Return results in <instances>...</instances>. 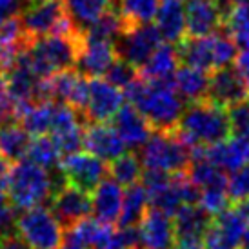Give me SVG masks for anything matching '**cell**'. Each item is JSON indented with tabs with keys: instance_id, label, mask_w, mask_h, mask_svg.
<instances>
[{
	"instance_id": "1",
	"label": "cell",
	"mask_w": 249,
	"mask_h": 249,
	"mask_svg": "<svg viewBox=\"0 0 249 249\" xmlns=\"http://www.w3.org/2000/svg\"><path fill=\"white\" fill-rule=\"evenodd\" d=\"M124 100L147 118L153 129H175L186 102L175 91L171 80H145L137 76L124 88Z\"/></svg>"
},
{
	"instance_id": "2",
	"label": "cell",
	"mask_w": 249,
	"mask_h": 249,
	"mask_svg": "<svg viewBox=\"0 0 249 249\" xmlns=\"http://www.w3.org/2000/svg\"><path fill=\"white\" fill-rule=\"evenodd\" d=\"M175 131L191 149L222 142L231 135L228 107L209 98L191 102L182 111Z\"/></svg>"
},
{
	"instance_id": "3",
	"label": "cell",
	"mask_w": 249,
	"mask_h": 249,
	"mask_svg": "<svg viewBox=\"0 0 249 249\" xmlns=\"http://www.w3.org/2000/svg\"><path fill=\"white\" fill-rule=\"evenodd\" d=\"M6 193L9 204L18 211L42 206L53 193L51 173L31 160H17L7 167Z\"/></svg>"
},
{
	"instance_id": "4",
	"label": "cell",
	"mask_w": 249,
	"mask_h": 249,
	"mask_svg": "<svg viewBox=\"0 0 249 249\" xmlns=\"http://www.w3.org/2000/svg\"><path fill=\"white\" fill-rule=\"evenodd\" d=\"M82 33L75 35L36 36L28 46L29 66L38 78L51 76L56 71L75 68L76 55L82 44Z\"/></svg>"
},
{
	"instance_id": "5",
	"label": "cell",
	"mask_w": 249,
	"mask_h": 249,
	"mask_svg": "<svg viewBox=\"0 0 249 249\" xmlns=\"http://www.w3.org/2000/svg\"><path fill=\"white\" fill-rule=\"evenodd\" d=\"M193 149L175 129H155L140 147L142 167L162 173H186Z\"/></svg>"
},
{
	"instance_id": "6",
	"label": "cell",
	"mask_w": 249,
	"mask_h": 249,
	"mask_svg": "<svg viewBox=\"0 0 249 249\" xmlns=\"http://www.w3.org/2000/svg\"><path fill=\"white\" fill-rule=\"evenodd\" d=\"M15 231L31 246V249H60L64 236L62 224L49 208L35 206L24 209L15 222Z\"/></svg>"
},
{
	"instance_id": "7",
	"label": "cell",
	"mask_w": 249,
	"mask_h": 249,
	"mask_svg": "<svg viewBox=\"0 0 249 249\" xmlns=\"http://www.w3.org/2000/svg\"><path fill=\"white\" fill-rule=\"evenodd\" d=\"M162 36L155 24H139L129 26L117 36L115 51L117 56L124 58L125 62L133 64L137 70L151 56V53L160 46Z\"/></svg>"
},
{
	"instance_id": "8",
	"label": "cell",
	"mask_w": 249,
	"mask_h": 249,
	"mask_svg": "<svg viewBox=\"0 0 249 249\" xmlns=\"http://www.w3.org/2000/svg\"><path fill=\"white\" fill-rule=\"evenodd\" d=\"M248 218L238 206H229L222 213L214 214L202 236L206 249H240L242 235Z\"/></svg>"
},
{
	"instance_id": "9",
	"label": "cell",
	"mask_w": 249,
	"mask_h": 249,
	"mask_svg": "<svg viewBox=\"0 0 249 249\" xmlns=\"http://www.w3.org/2000/svg\"><path fill=\"white\" fill-rule=\"evenodd\" d=\"M86 118L82 113L64 102H53L51 117V139L62 155L76 153L82 147V135Z\"/></svg>"
},
{
	"instance_id": "10",
	"label": "cell",
	"mask_w": 249,
	"mask_h": 249,
	"mask_svg": "<svg viewBox=\"0 0 249 249\" xmlns=\"http://www.w3.org/2000/svg\"><path fill=\"white\" fill-rule=\"evenodd\" d=\"M48 204V208L56 216V220L62 224L64 229L93 213L89 191H84L68 182L51 193Z\"/></svg>"
},
{
	"instance_id": "11",
	"label": "cell",
	"mask_w": 249,
	"mask_h": 249,
	"mask_svg": "<svg viewBox=\"0 0 249 249\" xmlns=\"http://www.w3.org/2000/svg\"><path fill=\"white\" fill-rule=\"evenodd\" d=\"M231 7L229 0H187L184 6L186 13V35L208 36L224 26V17Z\"/></svg>"
},
{
	"instance_id": "12",
	"label": "cell",
	"mask_w": 249,
	"mask_h": 249,
	"mask_svg": "<svg viewBox=\"0 0 249 249\" xmlns=\"http://www.w3.org/2000/svg\"><path fill=\"white\" fill-rule=\"evenodd\" d=\"M60 169L68 184L80 187L84 191H93L100 180L107 175V164L106 160L98 159L95 155L88 153H71L66 155V159L60 160Z\"/></svg>"
},
{
	"instance_id": "13",
	"label": "cell",
	"mask_w": 249,
	"mask_h": 249,
	"mask_svg": "<svg viewBox=\"0 0 249 249\" xmlns=\"http://www.w3.org/2000/svg\"><path fill=\"white\" fill-rule=\"evenodd\" d=\"M124 104V93L106 78H89L88 104L84 109L86 122H109Z\"/></svg>"
},
{
	"instance_id": "14",
	"label": "cell",
	"mask_w": 249,
	"mask_h": 249,
	"mask_svg": "<svg viewBox=\"0 0 249 249\" xmlns=\"http://www.w3.org/2000/svg\"><path fill=\"white\" fill-rule=\"evenodd\" d=\"M66 15L64 0H36L20 11V22L24 31L31 38H36L53 33Z\"/></svg>"
},
{
	"instance_id": "15",
	"label": "cell",
	"mask_w": 249,
	"mask_h": 249,
	"mask_svg": "<svg viewBox=\"0 0 249 249\" xmlns=\"http://www.w3.org/2000/svg\"><path fill=\"white\" fill-rule=\"evenodd\" d=\"M82 147L98 159L111 162L125 153V144L118 137L117 129L107 122H86L82 135Z\"/></svg>"
},
{
	"instance_id": "16",
	"label": "cell",
	"mask_w": 249,
	"mask_h": 249,
	"mask_svg": "<svg viewBox=\"0 0 249 249\" xmlns=\"http://www.w3.org/2000/svg\"><path fill=\"white\" fill-rule=\"evenodd\" d=\"M208 98L214 104H220L224 107L242 102L249 98V91L244 84L242 76L231 66L214 70L209 73V89Z\"/></svg>"
},
{
	"instance_id": "17",
	"label": "cell",
	"mask_w": 249,
	"mask_h": 249,
	"mask_svg": "<svg viewBox=\"0 0 249 249\" xmlns=\"http://www.w3.org/2000/svg\"><path fill=\"white\" fill-rule=\"evenodd\" d=\"M140 246L142 249H171L175 242V228L171 216L159 209H145L139 222Z\"/></svg>"
},
{
	"instance_id": "18",
	"label": "cell",
	"mask_w": 249,
	"mask_h": 249,
	"mask_svg": "<svg viewBox=\"0 0 249 249\" xmlns=\"http://www.w3.org/2000/svg\"><path fill=\"white\" fill-rule=\"evenodd\" d=\"M202 155L211 160L222 171L233 173L242 166L249 164V140L238 135H229L226 140L216 142L213 145L198 147Z\"/></svg>"
},
{
	"instance_id": "19",
	"label": "cell",
	"mask_w": 249,
	"mask_h": 249,
	"mask_svg": "<svg viewBox=\"0 0 249 249\" xmlns=\"http://www.w3.org/2000/svg\"><path fill=\"white\" fill-rule=\"evenodd\" d=\"M115 58H117V51L113 42L82 38L78 55H76L75 70L89 78L102 76L109 70L111 64L115 62Z\"/></svg>"
},
{
	"instance_id": "20",
	"label": "cell",
	"mask_w": 249,
	"mask_h": 249,
	"mask_svg": "<svg viewBox=\"0 0 249 249\" xmlns=\"http://www.w3.org/2000/svg\"><path fill=\"white\" fill-rule=\"evenodd\" d=\"M111 120H113V127L117 129L118 137L129 149H140L155 131L153 125L147 122V118L131 104H122V107L115 113V117Z\"/></svg>"
},
{
	"instance_id": "21",
	"label": "cell",
	"mask_w": 249,
	"mask_h": 249,
	"mask_svg": "<svg viewBox=\"0 0 249 249\" xmlns=\"http://www.w3.org/2000/svg\"><path fill=\"white\" fill-rule=\"evenodd\" d=\"M124 200V189L117 180L104 178L91 191V206L95 218L106 224H117Z\"/></svg>"
},
{
	"instance_id": "22",
	"label": "cell",
	"mask_w": 249,
	"mask_h": 249,
	"mask_svg": "<svg viewBox=\"0 0 249 249\" xmlns=\"http://www.w3.org/2000/svg\"><path fill=\"white\" fill-rule=\"evenodd\" d=\"M155 26L159 29L162 40L169 44H180L186 38V13L184 4L177 0H164L155 15Z\"/></svg>"
},
{
	"instance_id": "23",
	"label": "cell",
	"mask_w": 249,
	"mask_h": 249,
	"mask_svg": "<svg viewBox=\"0 0 249 249\" xmlns=\"http://www.w3.org/2000/svg\"><path fill=\"white\" fill-rule=\"evenodd\" d=\"M180 64L178 49L175 44L160 42L151 56L139 68V76L145 80H171Z\"/></svg>"
},
{
	"instance_id": "24",
	"label": "cell",
	"mask_w": 249,
	"mask_h": 249,
	"mask_svg": "<svg viewBox=\"0 0 249 249\" xmlns=\"http://www.w3.org/2000/svg\"><path fill=\"white\" fill-rule=\"evenodd\" d=\"M173 88L180 95V98L191 104L202 98H208V89H209V73L208 71L196 70L191 66H182L177 68L173 78Z\"/></svg>"
},
{
	"instance_id": "25",
	"label": "cell",
	"mask_w": 249,
	"mask_h": 249,
	"mask_svg": "<svg viewBox=\"0 0 249 249\" xmlns=\"http://www.w3.org/2000/svg\"><path fill=\"white\" fill-rule=\"evenodd\" d=\"M180 56V64L191 66L202 71L214 70L213 64V36H186L184 40L177 44Z\"/></svg>"
},
{
	"instance_id": "26",
	"label": "cell",
	"mask_w": 249,
	"mask_h": 249,
	"mask_svg": "<svg viewBox=\"0 0 249 249\" xmlns=\"http://www.w3.org/2000/svg\"><path fill=\"white\" fill-rule=\"evenodd\" d=\"M173 216L175 238L177 236H200L202 238L213 218L198 204H184Z\"/></svg>"
},
{
	"instance_id": "27",
	"label": "cell",
	"mask_w": 249,
	"mask_h": 249,
	"mask_svg": "<svg viewBox=\"0 0 249 249\" xmlns=\"http://www.w3.org/2000/svg\"><path fill=\"white\" fill-rule=\"evenodd\" d=\"M31 135L18 122H7L0 127V155L7 162H17L28 155Z\"/></svg>"
},
{
	"instance_id": "28",
	"label": "cell",
	"mask_w": 249,
	"mask_h": 249,
	"mask_svg": "<svg viewBox=\"0 0 249 249\" xmlns=\"http://www.w3.org/2000/svg\"><path fill=\"white\" fill-rule=\"evenodd\" d=\"M149 208V198H147V191L145 187L137 182L127 186L124 191V200H122V209H120V216H118V226H139L140 218L144 216L145 209Z\"/></svg>"
},
{
	"instance_id": "29",
	"label": "cell",
	"mask_w": 249,
	"mask_h": 249,
	"mask_svg": "<svg viewBox=\"0 0 249 249\" xmlns=\"http://www.w3.org/2000/svg\"><path fill=\"white\" fill-rule=\"evenodd\" d=\"M107 173L111 178L117 180L122 187H127L131 184L140 182L142 177V162H140L139 155L131 151H125L118 155L117 159H113L107 164Z\"/></svg>"
},
{
	"instance_id": "30",
	"label": "cell",
	"mask_w": 249,
	"mask_h": 249,
	"mask_svg": "<svg viewBox=\"0 0 249 249\" xmlns=\"http://www.w3.org/2000/svg\"><path fill=\"white\" fill-rule=\"evenodd\" d=\"M53 102H33L20 113L18 124L33 137L46 135L51 127Z\"/></svg>"
},
{
	"instance_id": "31",
	"label": "cell",
	"mask_w": 249,
	"mask_h": 249,
	"mask_svg": "<svg viewBox=\"0 0 249 249\" xmlns=\"http://www.w3.org/2000/svg\"><path fill=\"white\" fill-rule=\"evenodd\" d=\"M60 155L62 153L58 151L53 139H49L46 135H38L35 140H31L28 149L29 160L44 167L51 175L60 171Z\"/></svg>"
},
{
	"instance_id": "32",
	"label": "cell",
	"mask_w": 249,
	"mask_h": 249,
	"mask_svg": "<svg viewBox=\"0 0 249 249\" xmlns=\"http://www.w3.org/2000/svg\"><path fill=\"white\" fill-rule=\"evenodd\" d=\"M159 0H120L118 2V13L122 15L125 28L149 24L155 20V15L159 11Z\"/></svg>"
},
{
	"instance_id": "33",
	"label": "cell",
	"mask_w": 249,
	"mask_h": 249,
	"mask_svg": "<svg viewBox=\"0 0 249 249\" xmlns=\"http://www.w3.org/2000/svg\"><path fill=\"white\" fill-rule=\"evenodd\" d=\"M73 228L76 229V233L80 235V238L88 246V249H107L111 233H113L111 224L86 216V218L78 220L76 224H73Z\"/></svg>"
},
{
	"instance_id": "34",
	"label": "cell",
	"mask_w": 249,
	"mask_h": 249,
	"mask_svg": "<svg viewBox=\"0 0 249 249\" xmlns=\"http://www.w3.org/2000/svg\"><path fill=\"white\" fill-rule=\"evenodd\" d=\"M222 28L235 38V42L242 48H249V7L231 6L224 17Z\"/></svg>"
},
{
	"instance_id": "35",
	"label": "cell",
	"mask_w": 249,
	"mask_h": 249,
	"mask_svg": "<svg viewBox=\"0 0 249 249\" xmlns=\"http://www.w3.org/2000/svg\"><path fill=\"white\" fill-rule=\"evenodd\" d=\"M200 208H204L211 216L222 213L226 208H229V195L228 186H213V187H204L198 193V202Z\"/></svg>"
},
{
	"instance_id": "36",
	"label": "cell",
	"mask_w": 249,
	"mask_h": 249,
	"mask_svg": "<svg viewBox=\"0 0 249 249\" xmlns=\"http://www.w3.org/2000/svg\"><path fill=\"white\" fill-rule=\"evenodd\" d=\"M104 75H106V80H107V82H111L113 86L120 88V89H124L127 84L133 82V80L139 76V70H137L133 64L125 62L124 58L117 56L115 62L111 64L109 70L106 71Z\"/></svg>"
},
{
	"instance_id": "37",
	"label": "cell",
	"mask_w": 249,
	"mask_h": 249,
	"mask_svg": "<svg viewBox=\"0 0 249 249\" xmlns=\"http://www.w3.org/2000/svg\"><path fill=\"white\" fill-rule=\"evenodd\" d=\"M231 135H238L249 140V98L228 107Z\"/></svg>"
},
{
	"instance_id": "38",
	"label": "cell",
	"mask_w": 249,
	"mask_h": 249,
	"mask_svg": "<svg viewBox=\"0 0 249 249\" xmlns=\"http://www.w3.org/2000/svg\"><path fill=\"white\" fill-rule=\"evenodd\" d=\"M228 195L229 200L235 204L249 198V164L231 173L228 178Z\"/></svg>"
},
{
	"instance_id": "39",
	"label": "cell",
	"mask_w": 249,
	"mask_h": 249,
	"mask_svg": "<svg viewBox=\"0 0 249 249\" xmlns=\"http://www.w3.org/2000/svg\"><path fill=\"white\" fill-rule=\"evenodd\" d=\"M140 233L139 226H118L113 229L107 244V249H140Z\"/></svg>"
},
{
	"instance_id": "40",
	"label": "cell",
	"mask_w": 249,
	"mask_h": 249,
	"mask_svg": "<svg viewBox=\"0 0 249 249\" xmlns=\"http://www.w3.org/2000/svg\"><path fill=\"white\" fill-rule=\"evenodd\" d=\"M17 209L6 202V204H0V236L7 235L15 231V222H17Z\"/></svg>"
},
{
	"instance_id": "41",
	"label": "cell",
	"mask_w": 249,
	"mask_h": 249,
	"mask_svg": "<svg viewBox=\"0 0 249 249\" xmlns=\"http://www.w3.org/2000/svg\"><path fill=\"white\" fill-rule=\"evenodd\" d=\"M29 0H0V26L15 15H20L22 9H26Z\"/></svg>"
},
{
	"instance_id": "42",
	"label": "cell",
	"mask_w": 249,
	"mask_h": 249,
	"mask_svg": "<svg viewBox=\"0 0 249 249\" xmlns=\"http://www.w3.org/2000/svg\"><path fill=\"white\" fill-rule=\"evenodd\" d=\"M60 249H88V246L84 244V240L80 238V235L76 233V229L73 226L64 229V236H62V244H60Z\"/></svg>"
},
{
	"instance_id": "43",
	"label": "cell",
	"mask_w": 249,
	"mask_h": 249,
	"mask_svg": "<svg viewBox=\"0 0 249 249\" xmlns=\"http://www.w3.org/2000/svg\"><path fill=\"white\" fill-rule=\"evenodd\" d=\"M0 249H31V246L17 231H11L0 236Z\"/></svg>"
},
{
	"instance_id": "44",
	"label": "cell",
	"mask_w": 249,
	"mask_h": 249,
	"mask_svg": "<svg viewBox=\"0 0 249 249\" xmlns=\"http://www.w3.org/2000/svg\"><path fill=\"white\" fill-rule=\"evenodd\" d=\"M235 70L238 71V75L242 76L244 84L249 91V48H244L242 51H238V55L235 58Z\"/></svg>"
},
{
	"instance_id": "45",
	"label": "cell",
	"mask_w": 249,
	"mask_h": 249,
	"mask_svg": "<svg viewBox=\"0 0 249 249\" xmlns=\"http://www.w3.org/2000/svg\"><path fill=\"white\" fill-rule=\"evenodd\" d=\"M171 249H206L200 236H177Z\"/></svg>"
},
{
	"instance_id": "46",
	"label": "cell",
	"mask_w": 249,
	"mask_h": 249,
	"mask_svg": "<svg viewBox=\"0 0 249 249\" xmlns=\"http://www.w3.org/2000/svg\"><path fill=\"white\" fill-rule=\"evenodd\" d=\"M240 249H249V218H248V222H246V229H244L242 244H240Z\"/></svg>"
},
{
	"instance_id": "47",
	"label": "cell",
	"mask_w": 249,
	"mask_h": 249,
	"mask_svg": "<svg viewBox=\"0 0 249 249\" xmlns=\"http://www.w3.org/2000/svg\"><path fill=\"white\" fill-rule=\"evenodd\" d=\"M236 206H238V209L244 213V216H246V218H249V198H246V200H242V202H238Z\"/></svg>"
},
{
	"instance_id": "48",
	"label": "cell",
	"mask_w": 249,
	"mask_h": 249,
	"mask_svg": "<svg viewBox=\"0 0 249 249\" xmlns=\"http://www.w3.org/2000/svg\"><path fill=\"white\" fill-rule=\"evenodd\" d=\"M7 167H9V162H7L2 155H0V177H6L7 173Z\"/></svg>"
},
{
	"instance_id": "49",
	"label": "cell",
	"mask_w": 249,
	"mask_h": 249,
	"mask_svg": "<svg viewBox=\"0 0 249 249\" xmlns=\"http://www.w3.org/2000/svg\"><path fill=\"white\" fill-rule=\"evenodd\" d=\"M231 6H248L249 7V0H229Z\"/></svg>"
},
{
	"instance_id": "50",
	"label": "cell",
	"mask_w": 249,
	"mask_h": 249,
	"mask_svg": "<svg viewBox=\"0 0 249 249\" xmlns=\"http://www.w3.org/2000/svg\"><path fill=\"white\" fill-rule=\"evenodd\" d=\"M6 124V120H4V117H2V113H0V127Z\"/></svg>"
},
{
	"instance_id": "51",
	"label": "cell",
	"mask_w": 249,
	"mask_h": 249,
	"mask_svg": "<svg viewBox=\"0 0 249 249\" xmlns=\"http://www.w3.org/2000/svg\"><path fill=\"white\" fill-rule=\"evenodd\" d=\"M177 2H182V0H177Z\"/></svg>"
}]
</instances>
